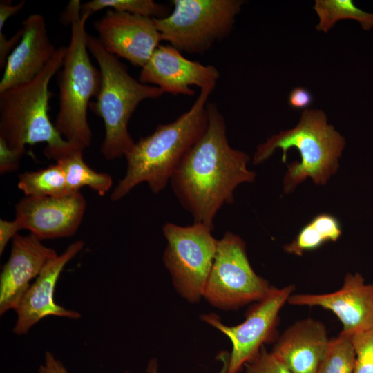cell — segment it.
I'll list each match as a JSON object with an SVG mask.
<instances>
[{
    "label": "cell",
    "mask_w": 373,
    "mask_h": 373,
    "mask_svg": "<svg viewBox=\"0 0 373 373\" xmlns=\"http://www.w3.org/2000/svg\"><path fill=\"white\" fill-rule=\"evenodd\" d=\"M207 110V128L175 171L170 183L194 222L213 231L218 211L231 204L236 187L254 182L256 173L247 166L249 155L230 146L225 119L216 104L208 102Z\"/></svg>",
    "instance_id": "cell-1"
},
{
    "label": "cell",
    "mask_w": 373,
    "mask_h": 373,
    "mask_svg": "<svg viewBox=\"0 0 373 373\" xmlns=\"http://www.w3.org/2000/svg\"><path fill=\"white\" fill-rule=\"evenodd\" d=\"M216 84L202 88L189 110L175 121L158 125L151 134L135 143L124 156L126 171L111 195L113 201L121 200L140 183L146 182L155 194L166 187L207 128V105Z\"/></svg>",
    "instance_id": "cell-2"
},
{
    "label": "cell",
    "mask_w": 373,
    "mask_h": 373,
    "mask_svg": "<svg viewBox=\"0 0 373 373\" xmlns=\"http://www.w3.org/2000/svg\"><path fill=\"white\" fill-rule=\"evenodd\" d=\"M66 51V46L57 48L32 80L0 92V138L11 149L23 154L26 145L46 143L44 155L56 161L77 148L61 135L48 115L49 84L60 70Z\"/></svg>",
    "instance_id": "cell-3"
},
{
    "label": "cell",
    "mask_w": 373,
    "mask_h": 373,
    "mask_svg": "<svg viewBox=\"0 0 373 373\" xmlns=\"http://www.w3.org/2000/svg\"><path fill=\"white\" fill-rule=\"evenodd\" d=\"M81 6L79 0H71L66 9L71 35L58 74L59 108L55 126L67 142L84 150L93 137L87 110L91 98L99 92L102 76L90 61L87 46L86 23L90 15L82 14Z\"/></svg>",
    "instance_id": "cell-4"
},
{
    "label": "cell",
    "mask_w": 373,
    "mask_h": 373,
    "mask_svg": "<svg viewBox=\"0 0 373 373\" xmlns=\"http://www.w3.org/2000/svg\"><path fill=\"white\" fill-rule=\"evenodd\" d=\"M87 46L97 61L102 76L99 92L89 106L104 121L105 136L101 153L106 160H113L125 156L135 143L128 124L138 105L145 99L160 97L164 92L133 78L117 56L88 34Z\"/></svg>",
    "instance_id": "cell-5"
},
{
    "label": "cell",
    "mask_w": 373,
    "mask_h": 373,
    "mask_svg": "<svg viewBox=\"0 0 373 373\" xmlns=\"http://www.w3.org/2000/svg\"><path fill=\"white\" fill-rule=\"evenodd\" d=\"M345 143L344 137L327 123L323 111L305 109L294 128L272 135L257 147L254 164L267 160L276 149L283 150L282 161L286 162L288 150L296 148L300 161L287 164L284 178V191L288 193L307 178L316 184H326L338 168Z\"/></svg>",
    "instance_id": "cell-6"
},
{
    "label": "cell",
    "mask_w": 373,
    "mask_h": 373,
    "mask_svg": "<svg viewBox=\"0 0 373 373\" xmlns=\"http://www.w3.org/2000/svg\"><path fill=\"white\" fill-rule=\"evenodd\" d=\"M173 9L153 18L162 41L180 52L203 54L231 32L243 1L173 0Z\"/></svg>",
    "instance_id": "cell-7"
},
{
    "label": "cell",
    "mask_w": 373,
    "mask_h": 373,
    "mask_svg": "<svg viewBox=\"0 0 373 373\" xmlns=\"http://www.w3.org/2000/svg\"><path fill=\"white\" fill-rule=\"evenodd\" d=\"M207 226L193 222L162 227L166 240L163 262L177 292L191 303L203 298L204 289L217 251L218 240Z\"/></svg>",
    "instance_id": "cell-8"
},
{
    "label": "cell",
    "mask_w": 373,
    "mask_h": 373,
    "mask_svg": "<svg viewBox=\"0 0 373 373\" xmlns=\"http://www.w3.org/2000/svg\"><path fill=\"white\" fill-rule=\"evenodd\" d=\"M272 287L251 267L244 240L232 232H226L218 240L203 298L218 309H237L260 300Z\"/></svg>",
    "instance_id": "cell-9"
},
{
    "label": "cell",
    "mask_w": 373,
    "mask_h": 373,
    "mask_svg": "<svg viewBox=\"0 0 373 373\" xmlns=\"http://www.w3.org/2000/svg\"><path fill=\"white\" fill-rule=\"evenodd\" d=\"M294 289L293 285L272 287L265 298L249 307L245 320L234 326L223 324L215 314L201 316L203 321L223 333L231 343L226 373H238L265 344L276 341L279 313Z\"/></svg>",
    "instance_id": "cell-10"
},
{
    "label": "cell",
    "mask_w": 373,
    "mask_h": 373,
    "mask_svg": "<svg viewBox=\"0 0 373 373\" xmlns=\"http://www.w3.org/2000/svg\"><path fill=\"white\" fill-rule=\"evenodd\" d=\"M94 26L108 52L141 68L162 41L153 17L108 9Z\"/></svg>",
    "instance_id": "cell-11"
},
{
    "label": "cell",
    "mask_w": 373,
    "mask_h": 373,
    "mask_svg": "<svg viewBox=\"0 0 373 373\" xmlns=\"http://www.w3.org/2000/svg\"><path fill=\"white\" fill-rule=\"evenodd\" d=\"M86 208L80 191L59 197L25 196L15 205V219L41 240L65 238L77 231Z\"/></svg>",
    "instance_id": "cell-12"
},
{
    "label": "cell",
    "mask_w": 373,
    "mask_h": 373,
    "mask_svg": "<svg viewBox=\"0 0 373 373\" xmlns=\"http://www.w3.org/2000/svg\"><path fill=\"white\" fill-rule=\"evenodd\" d=\"M287 303L331 311L342 323V333L352 335L373 329V284H367L359 273L347 274L337 291L292 294Z\"/></svg>",
    "instance_id": "cell-13"
},
{
    "label": "cell",
    "mask_w": 373,
    "mask_h": 373,
    "mask_svg": "<svg viewBox=\"0 0 373 373\" xmlns=\"http://www.w3.org/2000/svg\"><path fill=\"white\" fill-rule=\"evenodd\" d=\"M220 72L212 65H203L184 57L182 52L169 45H159L148 62L142 68L139 81L152 84L163 92L172 95L192 96L195 90L216 84Z\"/></svg>",
    "instance_id": "cell-14"
},
{
    "label": "cell",
    "mask_w": 373,
    "mask_h": 373,
    "mask_svg": "<svg viewBox=\"0 0 373 373\" xmlns=\"http://www.w3.org/2000/svg\"><path fill=\"white\" fill-rule=\"evenodd\" d=\"M84 243L77 240L61 254L48 262L23 295L16 309L17 321L13 332L26 334L39 321L48 316L78 319L80 313L56 303L54 293L56 284L66 264L83 249Z\"/></svg>",
    "instance_id": "cell-15"
},
{
    "label": "cell",
    "mask_w": 373,
    "mask_h": 373,
    "mask_svg": "<svg viewBox=\"0 0 373 373\" xmlns=\"http://www.w3.org/2000/svg\"><path fill=\"white\" fill-rule=\"evenodd\" d=\"M58 254L29 234H17L12 240L10 255L0 275V314L15 310L24 293L46 264Z\"/></svg>",
    "instance_id": "cell-16"
},
{
    "label": "cell",
    "mask_w": 373,
    "mask_h": 373,
    "mask_svg": "<svg viewBox=\"0 0 373 373\" xmlns=\"http://www.w3.org/2000/svg\"><path fill=\"white\" fill-rule=\"evenodd\" d=\"M21 29V39L7 59L0 82V92L32 80L57 51L41 15H30L23 21Z\"/></svg>",
    "instance_id": "cell-17"
},
{
    "label": "cell",
    "mask_w": 373,
    "mask_h": 373,
    "mask_svg": "<svg viewBox=\"0 0 373 373\" xmlns=\"http://www.w3.org/2000/svg\"><path fill=\"white\" fill-rule=\"evenodd\" d=\"M329 340L325 325L308 318L285 329L271 352L292 373H316Z\"/></svg>",
    "instance_id": "cell-18"
},
{
    "label": "cell",
    "mask_w": 373,
    "mask_h": 373,
    "mask_svg": "<svg viewBox=\"0 0 373 373\" xmlns=\"http://www.w3.org/2000/svg\"><path fill=\"white\" fill-rule=\"evenodd\" d=\"M83 151L75 148L56 160L64 171L66 180L71 193L79 191L88 186L104 196L112 187L111 176L91 169L84 160Z\"/></svg>",
    "instance_id": "cell-19"
},
{
    "label": "cell",
    "mask_w": 373,
    "mask_h": 373,
    "mask_svg": "<svg viewBox=\"0 0 373 373\" xmlns=\"http://www.w3.org/2000/svg\"><path fill=\"white\" fill-rule=\"evenodd\" d=\"M342 233L339 220L329 213H321L305 225L291 242L284 246L289 254L302 256L328 242H336Z\"/></svg>",
    "instance_id": "cell-20"
},
{
    "label": "cell",
    "mask_w": 373,
    "mask_h": 373,
    "mask_svg": "<svg viewBox=\"0 0 373 373\" xmlns=\"http://www.w3.org/2000/svg\"><path fill=\"white\" fill-rule=\"evenodd\" d=\"M17 186L26 196L30 197H59L71 193L64 171L57 163L20 174Z\"/></svg>",
    "instance_id": "cell-21"
},
{
    "label": "cell",
    "mask_w": 373,
    "mask_h": 373,
    "mask_svg": "<svg viewBox=\"0 0 373 373\" xmlns=\"http://www.w3.org/2000/svg\"><path fill=\"white\" fill-rule=\"evenodd\" d=\"M314 9L319 18L316 26L318 31L327 32L336 22L344 19L358 21L365 30L373 28V13L364 12L352 0H316Z\"/></svg>",
    "instance_id": "cell-22"
},
{
    "label": "cell",
    "mask_w": 373,
    "mask_h": 373,
    "mask_svg": "<svg viewBox=\"0 0 373 373\" xmlns=\"http://www.w3.org/2000/svg\"><path fill=\"white\" fill-rule=\"evenodd\" d=\"M355 360L352 335L341 332L329 340L316 373H352Z\"/></svg>",
    "instance_id": "cell-23"
},
{
    "label": "cell",
    "mask_w": 373,
    "mask_h": 373,
    "mask_svg": "<svg viewBox=\"0 0 373 373\" xmlns=\"http://www.w3.org/2000/svg\"><path fill=\"white\" fill-rule=\"evenodd\" d=\"M105 8L157 19L168 15L166 6L153 0H92L82 4L81 12L91 15Z\"/></svg>",
    "instance_id": "cell-24"
},
{
    "label": "cell",
    "mask_w": 373,
    "mask_h": 373,
    "mask_svg": "<svg viewBox=\"0 0 373 373\" xmlns=\"http://www.w3.org/2000/svg\"><path fill=\"white\" fill-rule=\"evenodd\" d=\"M356 352L352 373H373V329L352 334Z\"/></svg>",
    "instance_id": "cell-25"
},
{
    "label": "cell",
    "mask_w": 373,
    "mask_h": 373,
    "mask_svg": "<svg viewBox=\"0 0 373 373\" xmlns=\"http://www.w3.org/2000/svg\"><path fill=\"white\" fill-rule=\"evenodd\" d=\"M245 373H292L271 352L263 346L245 365Z\"/></svg>",
    "instance_id": "cell-26"
},
{
    "label": "cell",
    "mask_w": 373,
    "mask_h": 373,
    "mask_svg": "<svg viewBox=\"0 0 373 373\" xmlns=\"http://www.w3.org/2000/svg\"><path fill=\"white\" fill-rule=\"evenodd\" d=\"M23 153L11 149L0 138V173L4 174L16 171L20 165Z\"/></svg>",
    "instance_id": "cell-27"
},
{
    "label": "cell",
    "mask_w": 373,
    "mask_h": 373,
    "mask_svg": "<svg viewBox=\"0 0 373 373\" xmlns=\"http://www.w3.org/2000/svg\"><path fill=\"white\" fill-rule=\"evenodd\" d=\"M22 230L19 222L16 220L8 221L0 220V254L1 255L9 242L12 240L18 231Z\"/></svg>",
    "instance_id": "cell-28"
},
{
    "label": "cell",
    "mask_w": 373,
    "mask_h": 373,
    "mask_svg": "<svg viewBox=\"0 0 373 373\" xmlns=\"http://www.w3.org/2000/svg\"><path fill=\"white\" fill-rule=\"evenodd\" d=\"M22 29H19L12 37L8 39L6 35L0 32V68H4L7 59L13 49L20 41Z\"/></svg>",
    "instance_id": "cell-29"
},
{
    "label": "cell",
    "mask_w": 373,
    "mask_h": 373,
    "mask_svg": "<svg viewBox=\"0 0 373 373\" xmlns=\"http://www.w3.org/2000/svg\"><path fill=\"white\" fill-rule=\"evenodd\" d=\"M313 97L311 93L303 87L294 88L289 95V104L294 109H306L311 105Z\"/></svg>",
    "instance_id": "cell-30"
},
{
    "label": "cell",
    "mask_w": 373,
    "mask_h": 373,
    "mask_svg": "<svg viewBox=\"0 0 373 373\" xmlns=\"http://www.w3.org/2000/svg\"><path fill=\"white\" fill-rule=\"evenodd\" d=\"M38 373H69L62 362L56 358L55 355L47 351L44 355V361L39 366ZM124 373H129L126 372Z\"/></svg>",
    "instance_id": "cell-31"
},
{
    "label": "cell",
    "mask_w": 373,
    "mask_h": 373,
    "mask_svg": "<svg viewBox=\"0 0 373 373\" xmlns=\"http://www.w3.org/2000/svg\"><path fill=\"white\" fill-rule=\"evenodd\" d=\"M25 1H21L17 4L12 5L11 1H1L0 2V32H2L6 21L12 15L20 11L25 5Z\"/></svg>",
    "instance_id": "cell-32"
},
{
    "label": "cell",
    "mask_w": 373,
    "mask_h": 373,
    "mask_svg": "<svg viewBox=\"0 0 373 373\" xmlns=\"http://www.w3.org/2000/svg\"><path fill=\"white\" fill-rule=\"evenodd\" d=\"M219 358L222 361V367L220 373H226L229 359V354L227 352H221L219 355ZM146 373H159L158 371V362L155 358H151L146 366Z\"/></svg>",
    "instance_id": "cell-33"
}]
</instances>
